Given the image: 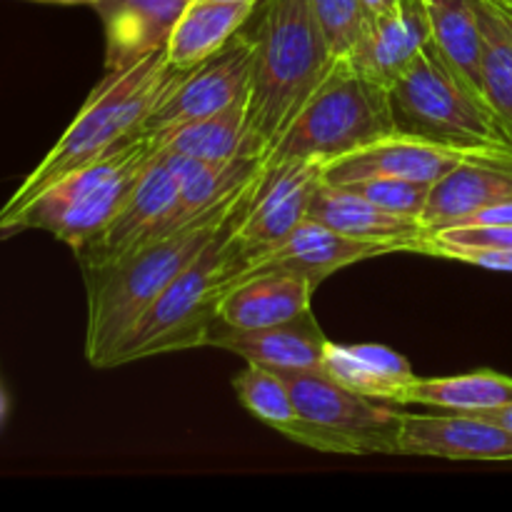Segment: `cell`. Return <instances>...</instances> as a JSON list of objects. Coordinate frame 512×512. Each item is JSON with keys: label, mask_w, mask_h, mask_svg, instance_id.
<instances>
[{"label": "cell", "mask_w": 512, "mask_h": 512, "mask_svg": "<svg viewBox=\"0 0 512 512\" xmlns=\"http://www.w3.org/2000/svg\"><path fill=\"white\" fill-rule=\"evenodd\" d=\"M190 0H95L105 30V73L133 68L168 48L173 28Z\"/></svg>", "instance_id": "cell-16"}, {"label": "cell", "mask_w": 512, "mask_h": 512, "mask_svg": "<svg viewBox=\"0 0 512 512\" xmlns=\"http://www.w3.org/2000/svg\"><path fill=\"white\" fill-rule=\"evenodd\" d=\"M393 130L390 85L355 68L350 58H335L318 90L268 150L265 163L320 160L325 165Z\"/></svg>", "instance_id": "cell-7"}, {"label": "cell", "mask_w": 512, "mask_h": 512, "mask_svg": "<svg viewBox=\"0 0 512 512\" xmlns=\"http://www.w3.org/2000/svg\"><path fill=\"white\" fill-rule=\"evenodd\" d=\"M460 263L478 265V268L495 270V273H512V248L510 250H463L453 255Z\"/></svg>", "instance_id": "cell-31"}, {"label": "cell", "mask_w": 512, "mask_h": 512, "mask_svg": "<svg viewBox=\"0 0 512 512\" xmlns=\"http://www.w3.org/2000/svg\"><path fill=\"white\" fill-rule=\"evenodd\" d=\"M398 405H428L448 413H490L512 405V378L495 370L453 375V378H418L405 388Z\"/></svg>", "instance_id": "cell-25"}, {"label": "cell", "mask_w": 512, "mask_h": 512, "mask_svg": "<svg viewBox=\"0 0 512 512\" xmlns=\"http://www.w3.org/2000/svg\"><path fill=\"white\" fill-rule=\"evenodd\" d=\"M430 40L445 63L483 93V28L475 0H425Z\"/></svg>", "instance_id": "cell-26"}, {"label": "cell", "mask_w": 512, "mask_h": 512, "mask_svg": "<svg viewBox=\"0 0 512 512\" xmlns=\"http://www.w3.org/2000/svg\"><path fill=\"white\" fill-rule=\"evenodd\" d=\"M473 150L448 148L433 140L415 138L393 130L378 140L360 145L340 158L323 165V180L333 185H348L365 178H405L433 185Z\"/></svg>", "instance_id": "cell-12"}, {"label": "cell", "mask_w": 512, "mask_h": 512, "mask_svg": "<svg viewBox=\"0 0 512 512\" xmlns=\"http://www.w3.org/2000/svg\"><path fill=\"white\" fill-rule=\"evenodd\" d=\"M398 243H383V240H363L333 230L330 225L305 218L288 238L273 250L255 258L245 260V278L270 270H288L308 278L318 288L325 278L348 265L363 263V260L380 258L388 253H400Z\"/></svg>", "instance_id": "cell-13"}, {"label": "cell", "mask_w": 512, "mask_h": 512, "mask_svg": "<svg viewBox=\"0 0 512 512\" xmlns=\"http://www.w3.org/2000/svg\"><path fill=\"white\" fill-rule=\"evenodd\" d=\"M3 415H5V398L3 393H0V420H3Z\"/></svg>", "instance_id": "cell-37"}, {"label": "cell", "mask_w": 512, "mask_h": 512, "mask_svg": "<svg viewBox=\"0 0 512 512\" xmlns=\"http://www.w3.org/2000/svg\"><path fill=\"white\" fill-rule=\"evenodd\" d=\"M323 373L353 393L393 405H398L400 395L415 380L408 360L398 350L380 343L338 345L328 340Z\"/></svg>", "instance_id": "cell-23"}, {"label": "cell", "mask_w": 512, "mask_h": 512, "mask_svg": "<svg viewBox=\"0 0 512 512\" xmlns=\"http://www.w3.org/2000/svg\"><path fill=\"white\" fill-rule=\"evenodd\" d=\"M398 455L445 460H512V430L468 413H403Z\"/></svg>", "instance_id": "cell-14"}, {"label": "cell", "mask_w": 512, "mask_h": 512, "mask_svg": "<svg viewBox=\"0 0 512 512\" xmlns=\"http://www.w3.org/2000/svg\"><path fill=\"white\" fill-rule=\"evenodd\" d=\"M498 8H500V13H503L505 23H508V30H510V35H512V10H508V8H503V5H500V3H498Z\"/></svg>", "instance_id": "cell-35"}, {"label": "cell", "mask_w": 512, "mask_h": 512, "mask_svg": "<svg viewBox=\"0 0 512 512\" xmlns=\"http://www.w3.org/2000/svg\"><path fill=\"white\" fill-rule=\"evenodd\" d=\"M180 73L183 70L168 63L165 48L155 50L133 68L105 73L58 143L0 208V230L60 178L140 138L145 118L153 113L158 100L168 93Z\"/></svg>", "instance_id": "cell-2"}, {"label": "cell", "mask_w": 512, "mask_h": 512, "mask_svg": "<svg viewBox=\"0 0 512 512\" xmlns=\"http://www.w3.org/2000/svg\"><path fill=\"white\" fill-rule=\"evenodd\" d=\"M363 3L370 15H385V13H393V10L400 5V0H363Z\"/></svg>", "instance_id": "cell-33"}, {"label": "cell", "mask_w": 512, "mask_h": 512, "mask_svg": "<svg viewBox=\"0 0 512 512\" xmlns=\"http://www.w3.org/2000/svg\"><path fill=\"white\" fill-rule=\"evenodd\" d=\"M258 5V3H255ZM255 5L215 3V0H190L168 40V63L188 70L218 53L250 20Z\"/></svg>", "instance_id": "cell-24"}, {"label": "cell", "mask_w": 512, "mask_h": 512, "mask_svg": "<svg viewBox=\"0 0 512 512\" xmlns=\"http://www.w3.org/2000/svg\"><path fill=\"white\" fill-rule=\"evenodd\" d=\"M238 400L253 418L270 425L280 435L298 420V408L293 403L288 383L265 365L248 363V368L233 378Z\"/></svg>", "instance_id": "cell-28"}, {"label": "cell", "mask_w": 512, "mask_h": 512, "mask_svg": "<svg viewBox=\"0 0 512 512\" xmlns=\"http://www.w3.org/2000/svg\"><path fill=\"white\" fill-rule=\"evenodd\" d=\"M345 188L355 190L363 198H368L370 203L380 205V208L390 210V213L415 220L423 218L430 195V185L405 178H365L348 183Z\"/></svg>", "instance_id": "cell-30"}, {"label": "cell", "mask_w": 512, "mask_h": 512, "mask_svg": "<svg viewBox=\"0 0 512 512\" xmlns=\"http://www.w3.org/2000/svg\"><path fill=\"white\" fill-rule=\"evenodd\" d=\"M508 200H512V148L473 150L463 163L430 185L420 223L428 233H435Z\"/></svg>", "instance_id": "cell-15"}, {"label": "cell", "mask_w": 512, "mask_h": 512, "mask_svg": "<svg viewBox=\"0 0 512 512\" xmlns=\"http://www.w3.org/2000/svg\"><path fill=\"white\" fill-rule=\"evenodd\" d=\"M155 155L158 145L153 138L140 135L125 148L60 178L25 205L0 233L45 230L70 245L73 253L85 248L123 210Z\"/></svg>", "instance_id": "cell-6"}, {"label": "cell", "mask_w": 512, "mask_h": 512, "mask_svg": "<svg viewBox=\"0 0 512 512\" xmlns=\"http://www.w3.org/2000/svg\"><path fill=\"white\" fill-rule=\"evenodd\" d=\"M390 113L398 133L448 148H512V135L485 95L445 63L433 40L390 83Z\"/></svg>", "instance_id": "cell-5"}, {"label": "cell", "mask_w": 512, "mask_h": 512, "mask_svg": "<svg viewBox=\"0 0 512 512\" xmlns=\"http://www.w3.org/2000/svg\"><path fill=\"white\" fill-rule=\"evenodd\" d=\"M315 20L335 58H348L368 28L370 13L363 0H310Z\"/></svg>", "instance_id": "cell-29"}, {"label": "cell", "mask_w": 512, "mask_h": 512, "mask_svg": "<svg viewBox=\"0 0 512 512\" xmlns=\"http://www.w3.org/2000/svg\"><path fill=\"white\" fill-rule=\"evenodd\" d=\"M255 180L200 215L195 223L150 240L115 263L83 270L88 288L85 358L93 368H108L125 335L135 328L153 300L203 253L205 245L253 190Z\"/></svg>", "instance_id": "cell-1"}, {"label": "cell", "mask_w": 512, "mask_h": 512, "mask_svg": "<svg viewBox=\"0 0 512 512\" xmlns=\"http://www.w3.org/2000/svg\"><path fill=\"white\" fill-rule=\"evenodd\" d=\"M250 193L245 195V200L250 198ZM245 200L225 220L218 235L205 245L203 253L153 300L143 318L118 345L108 368L153 358V355L205 348L210 328L218 320L220 303L245 275V253L233 230Z\"/></svg>", "instance_id": "cell-4"}, {"label": "cell", "mask_w": 512, "mask_h": 512, "mask_svg": "<svg viewBox=\"0 0 512 512\" xmlns=\"http://www.w3.org/2000/svg\"><path fill=\"white\" fill-rule=\"evenodd\" d=\"M205 348H220L273 370H323L328 338L313 313L260 330H235L215 320Z\"/></svg>", "instance_id": "cell-17"}, {"label": "cell", "mask_w": 512, "mask_h": 512, "mask_svg": "<svg viewBox=\"0 0 512 512\" xmlns=\"http://www.w3.org/2000/svg\"><path fill=\"white\" fill-rule=\"evenodd\" d=\"M253 70L255 38L243 25L218 53L178 75L168 93L158 100L153 113L145 118L140 133L158 138L180 125L220 113L235 100L250 95Z\"/></svg>", "instance_id": "cell-9"}, {"label": "cell", "mask_w": 512, "mask_h": 512, "mask_svg": "<svg viewBox=\"0 0 512 512\" xmlns=\"http://www.w3.org/2000/svg\"><path fill=\"white\" fill-rule=\"evenodd\" d=\"M430 43L425 0H400L393 13L370 15L363 38L348 55L355 68L390 85Z\"/></svg>", "instance_id": "cell-19"}, {"label": "cell", "mask_w": 512, "mask_h": 512, "mask_svg": "<svg viewBox=\"0 0 512 512\" xmlns=\"http://www.w3.org/2000/svg\"><path fill=\"white\" fill-rule=\"evenodd\" d=\"M178 195V178H175V173L165 163L158 148V155L150 163V168L145 170L143 180L138 183L135 193L130 195L128 203L123 205V210L110 220V225L98 238L90 240L85 248L75 250V260L80 263V268L88 270L115 263L123 255L138 250L140 245L175 233Z\"/></svg>", "instance_id": "cell-11"}, {"label": "cell", "mask_w": 512, "mask_h": 512, "mask_svg": "<svg viewBox=\"0 0 512 512\" xmlns=\"http://www.w3.org/2000/svg\"><path fill=\"white\" fill-rule=\"evenodd\" d=\"M38 3H55V5H90V8H93L95 0H38Z\"/></svg>", "instance_id": "cell-34"}, {"label": "cell", "mask_w": 512, "mask_h": 512, "mask_svg": "<svg viewBox=\"0 0 512 512\" xmlns=\"http://www.w3.org/2000/svg\"><path fill=\"white\" fill-rule=\"evenodd\" d=\"M250 18L255 20L250 128L268 153L330 73L335 55L310 0H258Z\"/></svg>", "instance_id": "cell-3"}, {"label": "cell", "mask_w": 512, "mask_h": 512, "mask_svg": "<svg viewBox=\"0 0 512 512\" xmlns=\"http://www.w3.org/2000/svg\"><path fill=\"white\" fill-rule=\"evenodd\" d=\"M320 180V160H280L263 165L233 228L245 260L273 250L308 218L310 200Z\"/></svg>", "instance_id": "cell-10"}, {"label": "cell", "mask_w": 512, "mask_h": 512, "mask_svg": "<svg viewBox=\"0 0 512 512\" xmlns=\"http://www.w3.org/2000/svg\"><path fill=\"white\" fill-rule=\"evenodd\" d=\"M215 3H248V5H255L258 0H215Z\"/></svg>", "instance_id": "cell-36"}, {"label": "cell", "mask_w": 512, "mask_h": 512, "mask_svg": "<svg viewBox=\"0 0 512 512\" xmlns=\"http://www.w3.org/2000/svg\"><path fill=\"white\" fill-rule=\"evenodd\" d=\"M288 383L298 420L285 438L318 453L398 455L400 410L353 393L323 370H275Z\"/></svg>", "instance_id": "cell-8"}, {"label": "cell", "mask_w": 512, "mask_h": 512, "mask_svg": "<svg viewBox=\"0 0 512 512\" xmlns=\"http://www.w3.org/2000/svg\"><path fill=\"white\" fill-rule=\"evenodd\" d=\"M495 3H500V5H503V8L512 10V0H495Z\"/></svg>", "instance_id": "cell-38"}, {"label": "cell", "mask_w": 512, "mask_h": 512, "mask_svg": "<svg viewBox=\"0 0 512 512\" xmlns=\"http://www.w3.org/2000/svg\"><path fill=\"white\" fill-rule=\"evenodd\" d=\"M478 415H480V418L493 420V423H498V425H503V428L512 430V405H505V408H500V410H490V413H478Z\"/></svg>", "instance_id": "cell-32"}, {"label": "cell", "mask_w": 512, "mask_h": 512, "mask_svg": "<svg viewBox=\"0 0 512 512\" xmlns=\"http://www.w3.org/2000/svg\"><path fill=\"white\" fill-rule=\"evenodd\" d=\"M153 143L165 153L188 155L205 163H228L240 155H268L263 140L250 128V95L220 113L168 130L153 138Z\"/></svg>", "instance_id": "cell-21"}, {"label": "cell", "mask_w": 512, "mask_h": 512, "mask_svg": "<svg viewBox=\"0 0 512 512\" xmlns=\"http://www.w3.org/2000/svg\"><path fill=\"white\" fill-rule=\"evenodd\" d=\"M475 3L483 28V95L512 135V35L495 0Z\"/></svg>", "instance_id": "cell-27"}, {"label": "cell", "mask_w": 512, "mask_h": 512, "mask_svg": "<svg viewBox=\"0 0 512 512\" xmlns=\"http://www.w3.org/2000/svg\"><path fill=\"white\" fill-rule=\"evenodd\" d=\"M308 218L330 225L345 235H353V238L398 243L403 253H410L413 245L428 233L420 220L390 213V210L370 203L355 190L325 183V180H320V185L315 188Z\"/></svg>", "instance_id": "cell-20"}, {"label": "cell", "mask_w": 512, "mask_h": 512, "mask_svg": "<svg viewBox=\"0 0 512 512\" xmlns=\"http://www.w3.org/2000/svg\"><path fill=\"white\" fill-rule=\"evenodd\" d=\"M315 285L288 270L250 275L223 298L218 320L235 330H260L313 313Z\"/></svg>", "instance_id": "cell-18"}, {"label": "cell", "mask_w": 512, "mask_h": 512, "mask_svg": "<svg viewBox=\"0 0 512 512\" xmlns=\"http://www.w3.org/2000/svg\"><path fill=\"white\" fill-rule=\"evenodd\" d=\"M165 163L175 173L180 183L178 210H175V230L185 228L198 220L225 198L238 193L240 188L258 178L265 165V155H240L228 163H205V160L188 158V155L165 153L160 150Z\"/></svg>", "instance_id": "cell-22"}]
</instances>
